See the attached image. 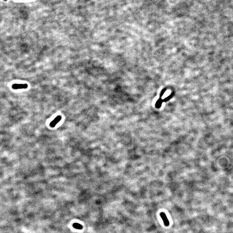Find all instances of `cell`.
Masks as SVG:
<instances>
[{"instance_id": "cell-1", "label": "cell", "mask_w": 233, "mask_h": 233, "mask_svg": "<svg viewBox=\"0 0 233 233\" xmlns=\"http://www.w3.org/2000/svg\"><path fill=\"white\" fill-rule=\"evenodd\" d=\"M27 84H14L12 86V88L13 89H25L28 88Z\"/></svg>"}, {"instance_id": "cell-2", "label": "cell", "mask_w": 233, "mask_h": 233, "mask_svg": "<svg viewBox=\"0 0 233 233\" xmlns=\"http://www.w3.org/2000/svg\"><path fill=\"white\" fill-rule=\"evenodd\" d=\"M160 215L162 218L164 225L166 227L169 226L170 225L169 221L167 217V215L164 212H161L160 214Z\"/></svg>"}, {"instance_id": "cell-4", "label": "cell", "mask_w": 233, "mask_h": 233, "mask_svg": "<svg viewBox=\"0 0 233 233\" xmlns=\"http://www.w3.org/2000/svg\"><path fill=\"white\" fill-rule=\"evenodd\" d=\"M73 227L74 228H75V229L80 230V229H82L83 226H82V225H81L77 223H75L74 224V225H73Z\"/></svg>"}, {"instance_id": "cell-5", "label": "cell", "mask_w": 233, "mask_h": 233, "mask_svg": "<svg viewBox=\"0 0 233 233\" xmlns=\"http://www.w3.org/2000/svg\"><path fill=\"white\" fill-rule=\"evenodd\" d=\"M4 1H7V0H4Z\"/></svg>"}, {"instance_id": "cell-3", "label": "cell", "mask_w": 233, "mask_h": 233, "mask_svg": "<svg viewBox=\"0 0 233 233\" xmlns=\"http://www.w3.org/2000/svg\"><path fill=\"white\" fill-rule=\"evenodd\" d=\"M61 120V116H60L59 115V116H57V117H55V118L54 119V120H53L51 122L50 124V126H51V127H54L55 125H56Z\"/></svg>"}]
</instances>
